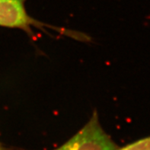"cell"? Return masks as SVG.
I'll use <instances>...</instances> for the list:
<instances>
[{"label":"cell","mask_w":150,"mask_h":150,"mask_svg":"<svg viewBox=\"0 0 150 150\" xmlns=\"http://www.w3.org/2000/svg\"><path fill=\"white\" fill-rule=\"evenodd\" d=\"M119 148L103 129L95 111L87 124L64 144L54 150H117Z\"/></svg>","instance_id":"cell-1"},{"label":"cell","mask_w":150,"mask_h":150,"mask_svg":"<svg viewBox=\"0 0 150 150\" xmlns=\"http://www.w3.org/2000/svg\"><path fill=\"white\" fill-rule=\"evenodd\" d=\"M25 0H0V26L19 28L31 33V27L43 26L29 16L25 6Z\"/></svg>","instance_id":"cell-2"},{"label":"cell","mask_w":150,"mask_h":150,"mask_svg":"<svg viewBox=\"0 0 150 150\" xmlns=\"http://www.w3.org/2000/svg\"><path fill=\"white\" fill-rule=\"evenodd\" d=\"M117 150H150V136L122 148L119 147Z\"/></svg>","instance_id":"cell-3"},{"label":"cell","mask_w":150,"mask_h":150,"mask_svg":"<svg viewBox=\"0 0 150 150\" xmlns=\"http://www.w3.org/2000/svg\"><path fill=\"white\" fill-rule=\"evenodd\" d=\"M0 150H6V149L4 148V146H2V144L1 143V142H0Z\"/></svg>","instance_id":"cell-4"}]
</instances>
